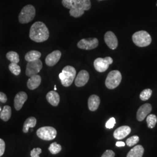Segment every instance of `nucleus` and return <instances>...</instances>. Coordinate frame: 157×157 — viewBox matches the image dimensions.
Listing matches in <instances>:
<instances>
[{"instance_id":"obj_27","label":"nucleus","mask_w":157,"mask_h":157,"mask_svg":"<svg viewBox=\"0 0 157 157\" xmlns=\"http://www.w3.org/2000/svg\"><path fill=\"white\" fill-rule=\"evenodd\" d=\"M9 69L10 72L13 73L15 76H18L20 75L21 72V67L17 64V63H11L9 65Z\"/></svg>"},{"instance_id":"obj_28","label":"nucleus","mask_w":157,"mask_h":157,"mask_svg":"<svg viewBox=\"0 0 157 157\" xmlns=\"http://www.w3.org/2000/svg\"><path fill=\"white\" fill-rule=\"evenodd\" d=\"M48 150L51 154H56L61 151L62 147L60 144H57L56 142H54L51 144L48 148Z\"/></svg>"},{"instance_id":"obj_32","label":"nucleus","mask_w":157,"mask_h":157,"mask_svg":"<svg viewBox=\"0 0 157 157\" xmlns=\"http://www.w3.org/2000/svg\"><path fill=\"white\" fill-rule=\"evenodd\" d=\"M6 150V143L2 139H0V157H1Z\"/></svg>"},{"instance_id":"obj_22","label":"nucleus","mask_w":157,"mask_h":157,"mask_svg":"<svg viewBox=\"0 0 157 157\" xmlns=\"http://www.w3.org/2000/svg\"><path fill=\"white\" fill-rule=\"evenodd\" d=\"M36 123H37V120L34 117H30L28 118L23 124V133H28L29 128H33L34 127H35Z\"/></svg>"},{"instance_id":"obj_8","label":"nucleus","mask_w":157,"mask_h":157,"mask_svg":"<svg viewBox=\"0 0 157 157\" xmlns=\"http://www.w3.org/2000/svg\"><path fill=\"white\" fill-rule=\"evenodd\" d=\"M113 63V59L110 56L104 58H98L94 61V67L95 70L98 72H104L108 69L110 65Z\"/></svg>"},{"instance_id":"obj_36","label":"nucleus","mask_w":157,"mask_h":157,"mask_svg":"<svg viewBox=\"0 0 157 157\" xmlns=\"http://www.w3.org/2000/svg\"><path fill=\"white\" fill-rule=\"evenodd\" d=\"M56 90V85H55V87H54V91Z\"/></svg>"},{"instance_id":"obj_21","label":"nucleus","mask_w":157,"mask_h":157,"mask_svg":"<svg viewBox=\"0 0 157 157\" xmlns=\"http://www.w3.org/2000/svg\"><path fill=\"white\" fill-rule=\"evenodd\" d=\"M41 56V52L38 51L32 50L27 52L25 56V59L27 62H32L39 59Z\"/></svg>"},{"instance_id":"obj_39","label":"nucleus","mask_w":157,"mask_h":157,"mask_svg":"<svg viewBox=\"0 0 157 157\" xmlns=\"http://www.w3.org/2000/svg\"></svg>"},{"instance_id":"obj_26","label":"nucleus","mask_w":157,"mask_h":157,"mask_svg":"<svg viewBox=\"0 0 157 157\" xmlns=\"http://www.w3.org/2000/svg\"><path fill=\"white\" fill-rule=\"evenodd\" d=\"M152 91L150 89H146L143 90L140 94V98L142 101H147L151 97Z\"/></svg>"},{"instance_id":"obj_10","label":"nucleus","mask_w":157,"mask_h":157,"mask_svg":"<svg viewBox=\"0 0 157 157\" xmlns=\"http://www.w3.org/2000/svg\"><path fill=\"white\" fill-rule=\"evenodd\" d=\"M98 44V40L97 38H88L80 40L78 43L77 46L82 50H90L97 48Z\"/></svg>"},{"instance_id":"obj_19","label":"nucleus","mask_w":157,"mask_h":157,"mask_svg":"<svg viewBox=\"0 0 157 157\" xmlns=\"http://www.w3.org/2000/svg\"><path fill=\"white\" fill-rule=\"evenodd\" d=\"M100 104V98L97 95H90L88 100V107L91 111H96Z\"/></svg>"},{"instance_id":"obj_37","label":"nucleus","mask_w":157,"mask_h":157,"mask_svg":"<svg viewBox=\"0 0 157 157\" xmlns=\"http://www.w3.org/2000/svg\"><path fill=\"white\" fill-rule=\"evenodd\" d=\"M98 1H104V0H98Z\"/></svg>"},{"instance_id":"obj_31","label":"nucleus","mask_w":157,"mask_h":157,"mask_svg":"<svg viewBox=\"0 0 157 157\" xmlns=\"http://www.w3.org/2000/svg\"><path fill=\"white\" fill-rule=\"evenodd\" d=\"M42 150L40 148H33L30 152L31 157H40L39 155L41 153Z\"/></svg>"},{"instance_id":"obj_18","label":"nucleus","mask_w":157,"mask_h":157,"mask_svg":"<svg viewBox=\"0 0 157 157\" xmlns=\"http://www.w3.org/2000/svg\"><path fill=\"white\" fill-rule=\"evenodd\" d=\"M46 99L51 105L56 107L60 101V97L56 91H51L46 95Z\"/></svg>"},{"instance_id":"obj_15","label":"nucleus","mask_w":157,"mask_h":157,"mask_svg":"<svg viewBox=\"0 0 157 157\" xmlns=\"http://www.w3.org/2000/svg\"><path fill=\"white\" fill-rule=\"evenodd\" d=\"M28 99V95L24 91L19 92L15 97L14 107L17 111H19Z\"/></svg>"},{"instance_id":"obj_34","label":"nucleus","mask_w":157,"mask_h":157,"mask_svg":"<svg viewBox=\"0 0 157 157\" xmlns=\"http://www.w3.org/2000/svg\"><path fill=\"white\" fill-rule=\"evenodd\" d=\"M7 101V97L5 93L0 91V102L2 103H6Z\"/></svg>"},{"instance_id":"obj_38","label":"nucleus","mask_w":157,"mask_h":157,"mask_svg":"<svg viewBox=\"0 0 157 157\" xmlns=\"http://www.w3.org/2000/svg\"><path fill=\"white\" fill-rule=\"evenodd\" d=\"M0 111H1V108H0Z\"/></svg>"},{"instance_id":"obj_6","label":"nucleus","mask_w":157,"mask_h":157,"mask_svg":"<svg viewBox=\"0 0 157 157\" xmlns=\"http://www.w3.org/2000/svg\"><path fill=\"white\" fill-rule=\"evenodd\" d=\"M122 78V75L119 71H112L107 75L105 82V86L108 89H114L120 84Z\"/></svg>"},{"instance_id":"obj_5","label":"nucleus","mask_w":157,"mask_h":157,"mask_svg":"<svg viewBox=\"0 0 157 157\" xmlns=\"http://www.w3.org/2000/svg\"><path fill=\"white\" fill-rule=\"evenodd\" d=\"M36 16V9L32 5L25 6L19 15V22L26 24L32 21Z\"/></svg>"},{"instance_id":"obj_3","label":"nucleus","mask_w":157,"mask_h":157,"mask_svg":"<svg viewBox=\"0 0 157 157\" xmlns=\"http://www.w3.org/2000/svg\"><path fill=\"white\" fill-rule=\"evenodd\" d=\"M76 76V71L75 68L72 66L68 65L63 67L62 72L59 75V78L63 86L67 87L72 84Z\"/></svg>"},{"instance_id":"obj_13","label":"nucleus","mask_w":157,"mask_h":157,"mask_svg":"<svg viewBox=\"0 0 157 157\" xmlns=\"http://www.w3.org/2000/svg\"><path fill=\"white\" fill-rule=\"evenodd\" d=\"M62 53L59 50L54 51L45 58V63L48 67H54L59 61Z\"/></svg>"},{"instance_id":"obj_30","label":"nucleus","mask_w":157,"mask_h":157,"mask_svg":"<svg viewBox=\"0 0 157 157\" xmlns=\"http://www.w3.org/2000/svg\"><path fill=\"white\" fill-rule=\"evenodd\" d=\"M116 124V121L114 118H110L105 124V127L107 129H112Z\"/></svg>"},{"instance_id":"obj_1","label":"nucleus","mask_w":157,"mask_h":157,"mask_svg":"<svg viewBox=\"0 0 157 157\" xmlns=\"http://www.w3.org/2000/svg\"><path fill=\"white\" fill-rule=\"evenodd\" d=\"M62 4L70 10V15L75 18L82 17L84 11L89 10L91 7L90 0H62Z\"/></svg>"},{"instance_id":"obj_24","label":"nucleus","mask_w":157,"mask_h":157,"mask_svg":"<svg viewBox=\"0 0 157 157\" xmlns=\"http://www.w3.org/2000/svg\"><path fill=\"white\" fill-rule=\"evenodd\" d=\"M6 58L10 61L11 63H19L20 61L19 58V56L17 53V52L15 51H10L6 54Z\"/></svg>"},{"instance_id":"obj_9","label":"nucleus","mask_w":157,"mask_h":157,"mask_svg":"<svg viewBox=\"0 0 157 157\" xmlns=\"http://www.w3.org/2000/svg\"><path fill=\"white\" fill-rule=\"evenodd\" d=\"M43 67V63L39 59L36 61L29 62L26 65V75L28 77H31L35 75H37L41 71Z\"/></svg>"},{"instance_id":"obj_16","label":"nucleus","mask_w":157,"mask_h":157,"mask_svg":"<svg viewBox=\"0 0 157 157\" xmlns=\"http://www.w3.org/2000/svg\"><path fill=\"white\" fill-rule=\"evenodd\" d=\"M131 128L128 126H122L116 129L113 133V137L117 140H122L130 133Z\"/></svg>"},{"instance_id":"obj_29","label":"nucleus","mask_w":157,"mask_h":157,"mask_svg":"<svg viewBox=\"0 0 157 157\" xmlns=\"http://www.w3.org/2000/svg\"><path fill=\"white\" fill-rule=\"evenodd\" d=\"M139 137L137 136H133L129 139H128L126 141V145L129 147H132V146L136 145L139 141Z\"/></svg>"},{"instance_id":"obj_12","label":"nucleus","mask_w":157,"mask_h":157,"mask_svg":"<svg viewBox=\"0 0 157 157\" xmlns=\"http://www.w3.org/2000/svg\"><path fill=\"white\" fill-rule=\"evenodd\" d=\"M104 41L107 46L111 50H115L118 45V40L112 32H107L104 35Z\"/></svg>"},{"instance_id":"obj_23","label":"nucleus","mask_w":157,"mask_h":157,"mask_svg":"<svg viewBox=\"0 0 157 157\" xmlns=\"http://www.w3.org/2000/svg\"><path fill=\"white\" fill-rule=\"evenodd\" d=\"M11 114L12 111L11 107L9 105H6L4 107L2 111L0 113V118L2 121L7 122L11 117Z\"/></svg>"},{"instance_id":"obj_25","label":"nucleus","mask_w":157,"mask_h":157,"mask_svg":"<svg viewBox=\"0 0 157 157\" xmlns=\"http://www.w3.org/2000/svg\"><path fill=\"white\" fill-rule=\"evenodd\" d=\"M146 121L147 126L150 129H153L155 128L157 122V116L154 114H150L147 117Z\"/></svg>"},{"instance_id":"obj_11","label":"nucleus","mask_w":157,"mask_h":157,"mask_svg":"<svg viewBox=\"0 0 157 157\" xmlns=\"http://www.w3.org/2000/svg\"><path fill=\"white\" fill-rule=\"evenodd\" d=\"M89 78L90 75L89 72L85 70H82L75 78V84L78 87H83L87 83Z\"/></svg>"},{"instance_id":"obj_4","label":"nucleus","mask_w":157,"mask_h":157,"mask_svg":"<svg viewBox=\"0 0 157 157\" xmlns=\"http://www.w3.org/2000/svg\"><path fill=\"white\" fill-rule=\"evenodd\" d=\"M132 40L136 45L139 47H145L151 43V36L144 30L137 32L133 34Z\"/></svg>"},{"instance_id":"obj_17","label":"nucleus","mask_w":157,"mask_h":157,"mask_svg":"<svg viewBox=\"0 0 157 157\" xmlns=\"http://www.w3.org/2000/svg\"><path fill=\"white\" fill-rule=\"evenodd\" d=\"M41 82V78L39 75H35L32 76L29 78L27 82V86L29 89L31 90H35L39 87Z\"/></svg>"},{"instance_id":"obj_14","label":"nucleus","mask_w":157,"mask_h":157,"mask_svg":"<svg viewBox=\"0 0 157 157\" xmlns=\"http://www.w3.org/2000/svg\"><path fill=\"white\" fill-rule=\"evenodd\" d=\"M151 111L152 106L150 104L146 103L142 105L137 110V119L140 122L143 121Z\"/></svg>"},{"instance_id":"obj_33","label":"nucleus","mask_w":157,"mask_h":157,"mask_svg":"<svg viewBox=\"0 0 157 157\" xmlns=\"http://www.w3.org/2000/svg\"><path fill=\"white\" fill-rule=\"evenodd\" d=\"M115 152L111 150H108L105 151V152L102 154L101 157H115Z\"/></svg>"},{"instance_id":"obj_7","label":"nucleus","mask_w":157,"mask_h":157,"mask_svg":"<svg viewBox=\"0 0 157 157\" xmlns=\"http://www.w3.org/2000/svg\"><path fill=\"white\" fill-rule=\"evenodd\" d=\"M36 133L40 139L44 140L50 141L56 137L57 132L56 129L52 127L44 126L38 129Z\"/></svg>"},{"instance_id":"obj_2","label":"nucleus","mask_w":157,"mask_h":157,"mask_svg":"<svg viewBox=\"0 0 157 157\" xmlns=\"http://www.w3.org/2000/svg\"><path fill=\"white\" fill-rule=\"evenodd\" d=\"M50 37L49 30L42 22L34 23L30 29L29 37L36 43H42L47 41Z\"/></svg>"},{"instance_id":"obj_20","label":"nucleus","mask_w":157,"mask_h":157,"mask_svg":"<svg viewBox=\"0 0 157 157\" xmlns=\"http://www.w3.org/2000/svg\"><path fill=\"white\" fill-rule=\"evenodd\" d=\"M144 152L143 147L141 145H137L132 148L128 153L126 157H142Z\"/></svg>"},{"instance_id":"obj_35","label":"nucleus","mask_w":157,"mask_h":157,"mask_svg":"<svg viewBox=\"0 0 157 157\" xmlns=\"http://www.w3.org/2000/svg\"><path fill=\"white\" fill-rule=\"evenodd\" d=\"M124 146H125V143L123 141H117L116 143V146L117 147H124Z\"/></svg>"}]
</instances>
